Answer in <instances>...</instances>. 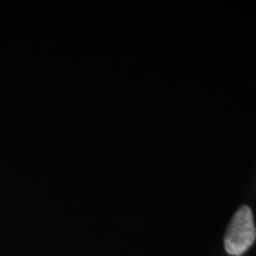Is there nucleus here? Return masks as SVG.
Wrapping results in <instances>:
<instances>
[{"label": "nucleus", "mask_w": 256, "mask_h": 256, "mask_svg": "<svg viewBox=\"0 0 256 256\" xmlns=\"http://www.w3.org/2000/svg\"><path fill=\"white\" fill-rule=\"evenodd\" d=\"M256 238V229L252 209L243 206L236 211L224 236V248L232 256H241L252 247Z\"/></svg>", "instance_id": "nucleus-1"}]
</instances>
